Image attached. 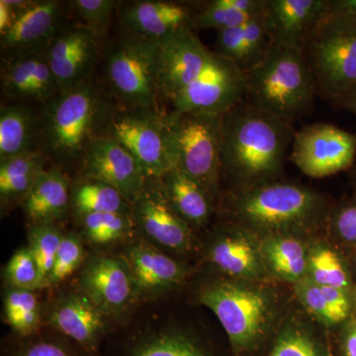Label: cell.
<instances>
[{
  "mask_svg": "<svg viewBox=\"0 0 356 356\" xmlns=\"http://www.w3.org/2000/svg\"><path fill=\"white\" fill-rule=\"evenodd\" d=\"M356 156V136L332 125L318 123L295 132L290 159L304 175L330 177L353 165Z\"/></svg>",
  "mask_w": 356,
  "mask_h": 356,
  "instance_id": "11",
  "label": "cell"
},
{
  "mask_svg": "<svg viewBox=\"0 0 356 356\" xmlns=\"http://www.w3.org/2000/svg\"><path fill=\"white\" fill-rule=\"evenodd\" d=\"M108 137L137 159L147 178H163L177 168L175 144L165 114L152 109H131L109 121Z\"/></svg>",
  "mask_w": 356,
  "mask_h": 356,
  "instance_id": "9",
  "label": "cell"
},
{
  "mask_svg": "<svg viewBox=\"0 0 356 356\" xmlns=\"http://www.w3.org/2000/svg\"><path fill=\"white\" fill-rule=\"evenodd\" d=\"M329 7L330 0H266L264 20L273 43L303 49Z\"/></svg>",
  "mask_w": 356,
  "mask_h": 356,
  "instance_id": "17",
  "label": "cell"
},
{
  "mask_svg": "<svg viewBox=\"0 0 356 356\" xmlns=\"http://www.w3.org/2000/svg\"><path fill=\"white\" fill-rule=\"evenodd\" d=\"M307 277L316 284L344 291L350 286L348 273L339 255L325 247L313 248L308 254Z\"/></svg>",
  "mask_w": 356,
  "mask_h": 356,
  "instance_id": "36",
  "label": "cell"
},
{
  "mask_svg": "<svg viewBox=\"0 0 356 356\" xmlns=\"http://www.w3.org/2000/svg\"><path fill=\"white\" fill-rule=\"evenodd\" d=\"M136 226L159 247L185 252L191 245V229L172 207L161 178H147L144 191L132 205Z\"/></svg>",
  "mask_w": 356,
  "mask_h": 356,
  "instance_id": "13",
  "label": "cell"
},
{
  "mask_svg": "<svg viewBox=\"0 0 356 356\" xmlns=\"http://www.w3.org/2000/svg\"><path fill=\"white\" fill-rule=\"evenodd\" d=\"M334 226L344 241L356 243V203L344 206L337 211Z\"/></svg>",
  "mask_w": 356,
  "mask_h": 356,
  "instance_id": "43",
  "label": "cell"
},
{
  "mask_svg": "<svg viewBox=\"0 0 356 356\" xmlns=\"http://www.w3.org/2000/svg\"><path fill=\"white\" fill-rule=\"evenodd\" d=\"M1 79L2 91L14 99L47 103L60 92L46 51L9 60Z\"/></svg>",
  "mask_w": 356,
  "mask_h": 356,
  "instance_id": "22",
  "label": "cell"
},
{
  "mask_svg": "<svg viewBox=\"0 0 356 356\" xmlns=\"http://www.w3.org/2000/svg\"><path fill=\"white\" fill-rule=\"evenodd\" d=\"M83 159L86 178L114 187L131 205L144 191L147 177L142 166L125 147L108 136L97 138Z\"/></svg>",
  "mask_w": 356,
  "mask_h": 356,
  "instance_id": "14",
  "label": "cell"
},
{
  "mask_svg": "<svg viewBox=\"0 0 356 356\" xmlns=\"http://www.w3.org/2000/svg\"><path fill=\"white\" fill-rule=\"evenodd\" d=\"M31 1H11L1 0L0 1V35L4 36L15 22L16 18L21 11L29 6Z\"/></svg>",
  "mask_w": 356,
  "mask_h": 356,
  "instance_id": "44",
  "label": "cell"
},
{
  "mask_svg": "<svg viewBox=\"0 0 356 356\" xmlns=\"http://www.w3.org/2000/svg\"><path fill=\"white\" fill-rule=\"evenodd\" d=\"M245 100L292 123L310 113L318 95L317 83L303 49L271 44L266 57L245 72Z\"/></svg>",
  "mask_w": 356,
  "mask_h": 356,
  "instance_id": "2",
  "label": "cell"
},
{
  "mask_svg": "<svg viewBox=\"0 0 356 356\" xmlns=\"http://www.w3.org/2000/svg\"><path fill=\"white\" fill-rule=\"evenodd\" d=\"M247 81L240 67L213 51L197 79L170 98L172 111L222 116L245 98Z\"/></svg>",
  "mask_w": 356,
  "mask_h": 356,
  "instance_id": "10",
  "label": "cell"
},
{
  "mask_svg": "<svg viewBox=\"0 0 356 356\" xmlns=\"http://www.w3.org/2000/svg\"><path fill=\"white\" fill-rule=\"evenodd\" d=\"M177 158V168L202 185L217 191L222 175V116L198 113L165 115Z\"/></svg>",
  "mask_w": 356,
  "mask_h": 356,
  "instance_id": "7",
  "label": "cell"
},
{
  "mask_svg": "<svg viewBox=\"0 0 356 356\" xmlns=\"http://www.w3.org/2000/svg\"><path fill=\"white\" fill-rule=\"evenodd\" d=\"M7 324L20 336H30L41 323V305L35 291L9 287L4 297Z\"/></svg>",
  "mask_w": 356,
  "mask_h": 356,
  "instance_id": "34",
  "label": "cell"
},
{
  "mask_svg": "<svg viewBox=\"0 0 356 356\" xmlns=\"http://www.w3.org/2000/svg\"><path fill=\"white\" fill-rule=\"evenodd\" d=\"M128 356H212L193 337L178 332H159L145 337Z\"/></svg>",
  "mask_w": 356,
  "mask_h": 356,
  "instance_id": "33",
  "label": "cell"
},
{
  "mask_svg": "<svg viewBox=\"0 0 356 356\" xmlns=\"http://www.w3.org/2000/svg\"><path fill=\"white\" fill-rule=\"evenodd\" d=\"M106 318L107 316L81 291L58 297L48 315L51 327L89 353L99 346L106 332Z\"/></svg>",
  "mask_w": 356,
  "mask_h": 356,
  "instance_id": "19",
  "label": "cell"
},
{
  "mask_svg": "<svg viewBox=\"0 0 356 356\" xmlns=\"http://www.w3.org/2000/svg\"><path fill=\"white\" fill-rule=\"evenodd\" d=\"M196 14L186 4L144 0L128 4L121 11V22L129 32L161 41L177 33L194 29Z\"/></svg>",
  "mask_w": 356,
  "mask_h": 356,
  "instance_id": "20",
  "label": "cell"
},
{
  "mask_svg": "<svg viewBox=\"0 0 356 356\" xmlns=\"http://www.w3.org/2000/svg\"><path fill=\"white\" fill-rule=\"evenodd\" d=\"M105 115L102 95L86 79L47 102L40 128L42 142L60 161L83 159Z\"/></svg>",
  "mask_w": 356,
  "mask_h": 356,
  "instance_id": "3",
  "label": "cell"
},
{
  "mask_svg": "<svg viewBox=\"0 0 356 356\" xmlns=\"http://www.w3.org/2000/svg\"><path fill=\"white\" fill-rule=\"evenodd\" d=\"M268 356H321L311 339L299 332H285Z\"/></svg>",
  "mask_w": 356,
  "mask_h": 356,
  "instance_id": "41",
  "label": "cell"
},
{
  "mask_svg": "<svg viewBox=\"0 0 356 356\" xmlns=\"http://www.w3.org/2000/svg\"><path fill=\"white\" fill-rule=\"evenodd\" d=\"M6 278L9 286L18 289L36 291L48 286L38 261L28 247L14 252L6 264Z\"/></svg>",
  "mask_w": 356,
  "mask_h": 356,
  "instance_id": "37",
  "label": "cell"
},
{
  "mask_svg": "<svg viewBox=\"0 0 356 356\" xmlns=\"http://www.w3.org/2000/svg\"><path fill=\"white\" fill-rule=\"evenodd\" d=\"M109 86L132 109H152L159 93V41L126 31L105 60Z\"/></svg>",
  "mask_w": 356,
  "mask_h": 356,
  "instance_id": "6",
  "label": "cell"
},
{
  "mask_svg": "<svg viewBox=\"0 0 356 356\" xmlns=\"http://www.w3.org/2000/svg\"><path fill=\"white\" fill-rule=\"evenodd\" d=\"M64 3L58 0L31 1L16 18L9 31L1 37L2 51L9 60L48 50L62 30Z\"/></svg>",
  "mask_w": 356,
  "mask_h": 356,
  "instance_id": "16",
  "label": "cell"
},
{
  "mask_svg": "<svg viewBox=\"0 0 356 356\" xmlns=\"http://www.w3.org/2000/svg\"><path fill=\"white\" fill-rule=\"evenodd\" d=\"M70 204L79 217L99 213L132 215V205L114 187L86 178L70 191Z\"/></svg>",
  "mask_w": 356,
  "mask_h": 356,
  "instance_id": "31",
  "label": "cell"
},
{
  "mask_svg": "<svg viewBox=\"0 0 356 356\" xmlns=\"http://www.w3.org/2000/svg\"><path fill=\"white\" fill-rule=\"evenodd\" d=\"M208 50L193 30L177 33L159 41V93L170 100L197 79L209 64Z\"/></svg>",
  "mask_w": 356,
  "mask_h": 356,
  "instance_id": "15",
  "label": "cell"
},
{
  "mask_svg": "<svg viewBox=\"0 0 356 356\" xmlns=\"http://www.w3.org/2000/svg\"><path fill=\"white\" fill-rule=\"evenodd\" d=\"M271 44L264 14L238 27L217 32L215 53L233 62L245 74L264 60Z\"/></svg>",
  "mask_w": 356,
  "mask_h": 356,
  "instance_id": "23",
  "label": "cell"
},
{
  "mask_svg": "<svg viewBox=\"0 0 356 356\" xmlns=\"http://www.w3.org/2000/svg\"><path fill=\"white\" fill-rule=\"evenodd\" d=\"M138 299L154 298L184 281L186 273L177 261L153 245L137 242L126 250Z\"/></svg>",
  "mask_w": 356,
  "mask_h": 356,
  "instance_id": "21",
  "label": "cell"
},
{
  "mask_svg": "<svg viewBox=\"0 0 356 356\" xmlns=\"http://www.w3.org/2000/svg\"><path fill=\"white\" fill-rule=\"evenodd\" d=\"M96 49L97 37L86 25L70 26L58 33L46 54L60 91L86 79Z\"/></svg>",
  "mask_w": 356,
  "mask_h": 356,
  "instance_id": "18",
  "label": "cell"
},
{
  "mask_svg": "<svg viewBox=\"0 0 356 356\" xmlns=\"http://www.w3.org/2000/svg\"><path fill=\"white\" fill-rule=\"evenodd\" d=\"M63 238L64 234L56 224L33 225L28 233V248L38 261L47 283Z\"/></svg>",
  "mask_w": 356,
  "mask_h": 356,
  "instance_id": "38",
  "label": "cell"
},
{
  "mask_svg": "<svg viewBox=\"0 0 356 356\" xmlns=\"http://www.w3.org/2000/svg\"><path fill=\"white\" fill-rule=\"evenodd\" d=\"M199 300L215 314L236 351L252 348L266 332L270 302L257 289L232 282L211 283L201 290Z\"/></svg>",
  "mask_w": 356,
  "mask_h": 356,
  "instance_id": "8",
  "label": "cell"
},
{
  "mask_svg": "<svg viewBox=\"0 0 356 356\" xmlns=\"http://www.w3.org/2000/svg\"><path fill=\"white\" fill-rule=\"evenodd\" d=\"M295 289L307 310L325 325L339 324L350 316V298L344 290L316 284L307 276Z\"/></svg>",
  "mask_w": 356,
  "mask_h": 356,
  "instance_id": "28",
  "label": "cell"
},
{
  "mask_svg": "<svg viewBox=\"0 0 356 356\" xmlns=\"http://www.w3.org/2000/svg\"><path fill=\"white\" fill-rule=\"evenodd\" d=\"M79 291L88 297L107 317H117L138 300L135 282L125 257L96 254L83 264Z\"/></svg>",
  "mask_w": 356,
  "mask_h": 356,
  "instance_id": "12",
  "label": "cell"
},
{
  "mask_svg": "<svg viewBox=\"0 0 356 356\" xmlns=\"http://www.w3.org/2000/svg\"><path fill=\"white\" fill-rule=\"evenodd\" d=\"M72 6L97 38L106 34L117 2L114 0H76Z\"/></svg>",
  "mask_w": 356,
  "mask_h": 356,
  "instance_id": "40",
  "label": "cell"
},
{
  "mask_svg": "<svg viewBox=\"0 0 356 356\" xmlns=\"http://www.w3.org/2000/svg\"><path fill=\"white\" fill-rule=\"evenodd\" d=\"M81 218L84 238L97 247H105L126 240L136 227L132 215L99 213Z\"/></svg>",
  "mask_w": 356,
  "mask_h": 356,
  "instance_id": "35",
  "label": "cell"
},
{
  "mask_svg": "<svg viewBox=\"0 0 356 356\" xmlns=\"http://www.w3.org/2000/svg\"><path fill=\"white\" fill-rule=\"evenodd\" d=\"M231 208L243 224L264 231L310 225L325 214V203L316 192L301 185L276 181L241 189Z\"/></svg>",
  "mask_w": 356,
  "mask_h": 356,
  "instance_id": "4",
  "label": "cell"
},
{
  "mask_svg": "<svg viewBox=\"0 0 356 356\" xmlns=\"http://www.w3.org/2000/svg\"><path fill=\"white\" fill-rule=\"evenodd\" d=\"M44 156L36 152L1 159L0 163V195L1 202L21 201L32 188L39 173L44 170Z\"/></svg>",
  "mask_w": 356,
  "mask_h": 356,
  "instance_id": "30",
  "label": "cell"
},
{
  "mask_svg": "<svg viewBox=\"0 0 356 356\" xmlns=\"http://www.w3.org/2000/svg\"><path fill=\"white\" fill-rule=\"evenodd\" d=\"M161 180L172 207L185 222L202 226L209 220L212 213L210 193L198 181L179 168H173Z\"/></svg>",
  "mask_w": 356,
  "mask_h": 356,
  "instance_id": "25",
  "label": "cell"
},
{
  "mask_svg": "<svg viewBox=\"0 0 356 356\" xmlns=\"http://www.w3.org/2000/svg\"><path fill=\"white\" fill-rule=\"evenodd\" d=\"M329 14L356 18V0H330Z\"/></svg>",
  "mask_w": 356,
  "mask_h": 356,
  "instance_id": "45",
  "label": "cell"
},
{
  "mask_svg": "<svg viewBox=\"0 0 356 356\" xmlns=\"http://www.w3.org/2000/svg\"><path fill=\"white\" fill-rule=\"evenodd\" d=\"M210 261L229 275L257 280L264 274L261 252L242 234H232L216 241L211 248Z\"/></svg>",
  "mask_w": 356,
  "mask_h": 356,
  "instance_id": "26",
  "label": "cell"
},
{
  "mask_svg": "<svg viewBox=\"0 0 356 356\" xmlns=\"http://www.w3.org/2000/svg\"><path fill=\"white\" fill-rule=\"evenodd\" d=\"M261 254L271 271L281 280L298 283L307 276L308 254L305 248L292 236H269L264 241Z\"/></svg>",
  "mask_w": 356,
  "mask_h": 356,
  "instance_id": "27",
  "label": "cell"
},
{
  "mask_svg": "<svg viewBox=\"0 0 356 356\" xmlns=\"http://www.w3.org/2000/svg\"><path fill=\"white\" fill-rule=\"evenodd\" d=\"M266 0H213L196 13L194 29L217 32L245 24L264 15Z\"/></svg>",
  "mask_w": 356,
  "mask_h": 356,
  "instance_id": "29",
  "label": "cell"
},
{
  "mask_svg": "<svg viewBox=\"0 0 356 356\" xmlns=\"http://www.w3.org/2000/svg\"><path fill=\"white\" fill-rule=\"evenodd\" d=\"M86 261L83 238L76 234H65L58 248L48 284L58 285L81 268Z\"/></svg>",
  "mask_w": 356,
  "mask_h": 356,
  "instance_id": "39",
  "label": "cell"
},
{
  "mask_svg": "<svg viewBox=\"0 0 356 356\" xmlns=\"http://www.w3.org/2000/svg\"><path fill=\"white\" fill-rule=\"evenodd\" d=\"M318 95L336 102L356 86V18L330 15L303 47Z\"/></svg>",
  "mask_w": 356,
  "mask_h": 356,
  "instance_id": "5",
  "label": "cell"
},
{
  "mask_svg": "<svg viewBox=\"0 0 356 356\" xmlns=\"http://www.w3.org/2000/svg\"><path fill=\"white\" fill-rule=\"evenodd\" d=\"M346 356H356V318L348 327L343 343Z\"/></svg>",
  "mask_w": 356,
  "mask_h": 356,
  "instance_id": "46",
  "label": "cell"
},
{
  "mask_svg": "<svg viewBox=\"0 0 356 356\" xmlns=\"http://www.w3.org/2000/svg\"><path fill=\"white\" fill-rule=\"evenodd\" d=\"M70 204L69 179L58 168L42 170L22 200L33 225L56 224L67 214Z\"/></svg>",
  "mask_w": 356,
  "mask_h": 356,
  "instance_id": "24",
  "label": "cell"
},
{
  "mask_svg": "<svg viewBox=\"0 0 356 356\" xmlns=\"http://www.w3.org/2000/svg\"><path fill=\"white\" fill-rule=\"evenodd\" d=\"M294 135L292 123L243 99L222 116V175L238 180L242 189L274 182Z\"/></svg>",
  "mask_w": 356,
  "mask_h": 356,
  "instance_id": "1",
  "label": "cell"
},
{
  "mask_svg": "<svg viewBox=\"0 0 356 356\" xmlns=\"http://www.w3.org/2000/svg\"><path fill=\"white\" fill-rule=\"evenodd\" d=\"M334 103L356 117V86Z\"/></svg>",
  "mask_w": 356,
  "mask_h": 356,
  "instance_id": "47",
  "label": "cell"
},
{
  "mask_svg": "<svg viewBox=\"0 0 356 356\" xmlns=\"http://www.w3.org/2000/svg\"><path fill=\"white\" fill-rule=\"evenodd\" d=\"M13 356H79L70 346L58 339H39L23 344Z\"/></svg>",
  "mask_w": 356,
  "mask_h": 356,
  "instance_id": "42",
  "label": "cell"
},
{
  "mask_svg": "<svg viewBox=\"0 0 356 356\" xmlns=\"http://www.w3.org/2000/svg\"><path fill=\"white\" fill-rule=\"evenodd\" d=\"M34 115L20 105L2 106L0 110V159L33 152Z\"/></svg>",
  "mask_w": 356,
  "mask_h": 356,
  "instance_id": "32",
  "label": "cell"
}]
</instances>
